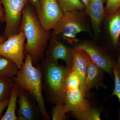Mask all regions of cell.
Returning <instances> with one entry per match:
<instances>
[{"mask_svg":"<svg viewBox=\"0 0 120 120\" xmlns=\"http://www.w3.org/2000/svg\"><path fill=\"white\" fill-rule=\"evenodd\" d=\"M24 33L27 42L24 45V52L31 57L35 65L43 58L50 34L45 30L34 9L27 4L23 11L19 31Z\"/></svg>","mask_w":120,"mask_h":120,"instance_id":"obj_1","label":"cell"},{"mask_svg":"<svg viewBox=\"0 0 120 120\" xmlns=\"http://www.w3.org/2000/svg\"><path fill=\"white\" fill-rule=\"evenodd\" d=\"M15 82L25 90L36 102L41 116L44 120H50L46 111L43 95V78L40 67H35L31 57L26 55L24 62L13 78Z\"/></svg>","mask_w":120,"mask_h":120,"instance_id":"obj_2","label":"cell"},{"mask_svg":"<svg viewBox=\"0 0 120 120\" xmlns=\"http://www.w3.org/2000/svg\"><path fill=\"white\" fill-rule=\"evenodd\" d=\"M47 98L52 104L64 103L65 82L71 69L56 63L44 60L40 68Z\"/></svg>","mask_w":120,"mask_h":120,"instance_id":"obj_3","label":"cell"},{"mask_svg":"<svg viewBox=\"0 0 120 120\" xmlns=\"http://www.w3.org/2000/svg\"><path fill=\"white\" fill-rule=\"evenodd\" d=\"M84 11L73 10L64 13L55 24L52 35H60L69 44L79 42L77 35L82 32H87Z\"/></svg>","mask_w":120,"mask_h":120,"instance_id":"obj_4","label":"cell"},{"mask_svg":"<svg viewBox=\"0 0 120 120\" xmlns=\"http://www.w3.org/2000/svg\"><path fill=\"white\" fill-rule=\"evenodd\" d=\"M29 0H0L5 15L6 27L4 36L7 39L19 32L23 11Z\"/></svg>","mask_w":120,"mask_h":120,"instance_id":"obj_5","label":"cell"},{"mask_svg":"<svg viewBox=\"0 0 120 120\" xmlns=\"http://www.w3.org/2000/svg\"><path fill=\"white\" fill-rule=\"evenodd\" d=\"M26 39L23 32L19 31L0 45V55L13 61L19 69L22 66L25 60L24 42Z\"/></svg>","mask_w":120,"mask_h":120,"instance_id":"obj_6","label":"cell"},{"mask_svg":"<svg viewBox=\"0 0 120 120\" xmlns=\"http://www.w3.org/2000/svg\"><path fill=\"white\" fill-rule=\"evenodd\" d=\"M64 14L57 0H40L37 14L45 30H52Z\"/></svg>","mask_w":120,"mask_h":120,"instance_id":"obj_7","label":"cell"},{"mask_svg":"<svg viewBox=\"0 0 120 120\" xmlns=\"http://www.w3.org/2000/svg\"><path fill=\"white\" fill-rule=\"evenodd\" d=\"M76 47L84 50L95 64L111 76H113L112 69L115 61L99 47L86 41L81 43Z\"/></svg>","mask_w":120,"mask_h":120,"instance_id":"obj_8","label":"cell"},{"mask_svg":"<svg viewBox=\"0 0 120 120\" xmlns=\"http://www.w3.org/2000/svg\"><path fill=\"white\" fill-rule=\"evenodd\" d=\"M45 60L56 63H58L59 60H62L66 63V67L71 69L73 60L72 49L61 42L57 37L52 36Z\"/></svg>","mask_w":120,"mask_h":120,"instance_id":"obj_9","label":"cell"},{"mask_svg":"<svg viewBox=\"0 0 120 120\" xmlns=\"http://www.w3.org/2000/svg\"><path fill=\"white\" fill-rule=\"evenodd\" d=\"M86 95L81 89L67 91L64 103L65 112H76L91 107L90 101L86 98Z\"/></svg>","mask_w":120,"mask_h":120,"instance_id":"obj_10","label":"cell"},{"mask_svg":"<svg viewBox=\"0 0 120 120\" xmlns=\"http://www.w3.org/2000/svg\"><path fill=\"white\" fill-rule=\"evenodd\" d=\"M18 98V120H37L38 117V112H39V110L34 105L31 100L32 98L28 92L19 87Z\"/></svg>","mask_w":120,"mask_h":120,"instance_id":"obj_11","label":"cell"},{"mask_svg":"<svg viewBox=\"0 0 120 120\" xmlns=\"http://www.w3.org/2000/svg\"><path fill=\"white\" fill-rule=\"evenodd\" d=\"M105 72L103 69L95 64L90 58L84 83L86 94L89 93L93 88H107V86L104 82Z\"/></svg>","mask_w":120,"mask_h":120,"instance_id":"obj_12","label":"cell"},{"mask_svg":"<svg viewBox=\"0 0 120 120\" xmlns=\"http://www.w3.org/2000/svg\"><path fill=\"white\" fill-rule=\"evenodd\" d=\"M72 52L73 60L71 70L75 72L78 75L81 82V89L86 94L84 83L90 58L86 52L79 48L75 47L72 49Z\"/></svg>","mask_w":120,"mask_h":120,"instance_id":"obj_13","label":"cell"},{"mask_svg":"<svg viewBox=\"0 0 120 120\" xmlns=\"http://www.w3.org/2000/svg\"><path fill=\"white\" fill-rule=\"evenodd\" d=\"M106 0H91L86 8V13L90 17L95 34L98 35L101 31V26L105 16L104 3Z\"/></svg>","mask_w":120,"mask_h":120,"instance_id":"obj_14","label":"cell"},{"mask_svg":"<svg viewBox=\"0 0 120 120\" xmlns=\"http://www.w3.org/2000/svg\"><path fill=\"white\" fill-rule=\"evenodd\" d=\"M19 90V86L15 82L9 100L7 110L1 120H18V117L16 115V109Z\"/></svg>","mask_w":120,"mask_h":120,"instance_id":"obj_15","label":"cell"},{"mask_svg":"<svg viewBox=\"0 0 120 120\" xmlns=\"http://www.w3.org/2000/svg\"><path fill=\"white\" fill-rule=\"evenodd\" d=\"M109 29L112 43L119 44L120 38V9L109 17Z\"/></svg>","mask_w":120,"mask_h":120,"instance_id":"obj_16","label":"cell"},{"mask_svg":"<svg viewBox=\"0 0 120 120\" xmlns=\"http://www.w3.org/2000/svg\"><path fill=\"white\" fill-rule=\"evenodd\" d=\"M18 67L14 61L4 56L0 55V75L13 78L19 72Z\"/></svg>","mask_w":120,"mask_h":120,"instance_id":"obj_17","label":"cell"},{"mask_svg":"<svg viewBox=\"0 0 120 120\" xmlns=\"http://www.w3.org/2000/svg\"><path fill=\"white\" fill-rule=\"evenodd\" d=\"M15 84L13 78L0 75V102L9 98Z\"/></svg>","mask_w":120,"mask_h":120,"instance_id":"obj_18","label":"cell"},{"mask_svg":"<svg viewBox=\"0 0 120 120\" xmlns=\"http://www.w3.org/2000/svg\"><path fill=\"white\" fill-rule=\"evenodd\" d=\"M74 118L80 120H100L101 112L99 109L92 107L76 112L71 113Z\"/></svg>","mask_w":120,"mask_h":120,"instance_id":"obj_19","label":"cell"},{"mask_svg":"<svg viewBox=\"0 0 120 120\" xmlns=\"http://www.w3.org/2000/svg\"><path fill=\"white\" fill-rule=\"evenodd\" d=\"M64 13L73 10L85 11L86 8L80 0H57Z\"/></svg>","mask_w":120,"mask_h":120,"instance_id":"obj_20","label":"cell"},{"mask_svg":"<svg viewBox=\"0 0 120 120\" xmlns=\"http://www.w3.org/2000/svg\"><path fill=\"white\" fill-rule=\"evenodd\" d=\"M81 89V82L75 72L71 70L68 73L65 82V90L67 91H73Z\"/></svg>","mask_w":120,"mask_h":120,"instance_id":"obj_21","label":"cell"},{"mask_svg":"<svg viewBox=\"0 0 120 120\" xmlns=\"http://www.w3.org/2000/svg\"><path fill=\"white\" fill-rule=\"evenodd\" d=\"M114 78V88L111 96H116L119 99L120 104V69L116 62H114L112 69ZM120 120V109L119 114Z\"/></svg>","mask_w":120,"mask_h":120,"instance_id":"obj_22","label":"cell"},{"mask_svg":"<svg viewBox=\"0 0 120 120\" xmlns=\"http://www.w3.org/2000/svg\"><path fill=\"white\" fill-rule=\"evenodd\" d=\"M52 109L51 117L53 120H65L68 119L64 103H58Z\"/></svg>","mask_w":120,"mask_h":120,"instance_id":"obj_23","label":"cell"},{"mask_svg":"<svg viewBox=\"0 0 120 120\" xmlns=\"http://www.w3.org/2000/svg\"><path fill=\"white\" fill-rule=\"evenodd\" d=\"M105 11L108 17L116 12L120 8V0H106Z\"/></svg>","mask_w":120,"mask_h":120,"instance_id":"obj_24","label":"cell"},{"mask_svg":"<svg viewBox=\"0 0 120 120\" xmlns=\"http://www.w3.org/2000/svg\"><path fill=\"white\" fill-rule=\"evenodd\" d=\"M8 99H6L0 102V120L2 118V113L5 109L7 107L8 104Z\"/></svg>","mask_w":120,"mask_h":120,"instance_id":"obj_25","label":"cell"},{"mask_svg":"<svg viewBox=\"0 0 120 120\" xmlns=\"http://www.w3.org/2000/svg\"><path fill=\"white\" fill-rule=\"evenodd\" d=\"M5 22L4 10L1 2L0 1V23Z\"/></svg>","mask_w":120,"mask_h":120,"instance_id":"obj_26","label":"cell"},{"mask_svg":"<svg viewBox=\"0 0 120 120\" xmlns=\"http://www.w3.org/2000/svg\"><path fill=\"white\" fill-rule=\"evenodd\" d=\"M33 5L36 10V11L38 10L39 6L40 0H29Z\"/></svg>","mask_w":120,"mask_h":120,"instance_id":"obj_27","label":"cell"},{"mask_svg":"<svg viewBox=\"0 0 120 120\" xmlns=\"http://www.w3.org/2000/svg\"><path fill=\"white\" fill-rule=\"evenodd\" d=\"M84 5L86 8L88 7L89 4H90V2L91 0H80Z\"/></svg>","mask_w":120,"mask_h":120,"instance_id":"obj_28","label":"cell"},{"mask_svg":"<svg viewBox=\"0 0 120 120\" xmlns=\"http://www.w3.org/2000/svg\"><path fill=\"white\" fill-rule=\"evenodd\" d=\"M119 55H118V59H117V64H118V67H119L120 69V41H119Z\"/></svg>","mask_w":120,"mask_h":120,"instance_id":"obj_29","label":"cell"},{"mask_svg":"<svg viewBox=\"0 0 120 120\" xmlns=\"http://www.w3.org/2000/svg\"><path fill=\"white\" fill-rule=\"evenodd\" d=\"M7 39V38L4 37V35H0V45L6 41Z\"/></svg>","mask_w":120,"mask_h":120,"instance_id":"obj_30","label":"cell"},{"mask_svg":"<svg viewBox=\"0 0 120 120\" xmlns=\"http://www.w3.org/2000/svg\"></svg>","mask_w":120,"mask_h":120,"instance_id":"obj_31","label":"cell"}]
</instances>
